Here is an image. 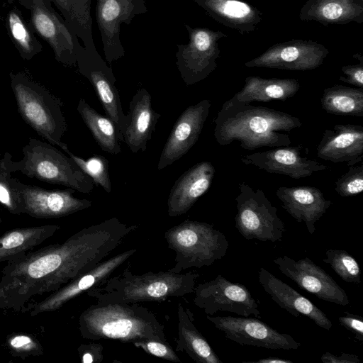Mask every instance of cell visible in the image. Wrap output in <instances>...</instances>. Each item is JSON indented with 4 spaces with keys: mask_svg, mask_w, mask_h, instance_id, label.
I'll list each match as a JSON object with an SVG mask.
<instances>
[{
    "mask_svg": "<svg viewBox=\"0 0 363 363\" xmlns=\"http://www.w3.org/2000/svg\"><path fill=\"white\" fill-rule=\"evenodd\" d=\"M184 27L189 42L177 45L176 65L183 82L190 86L205 79L216 69L220 53L218 41L228 35L208 28H192L187 24Z\"/></svg>",
    "mask_w": 363,
    "mask_h": 363,
    "instance_id": "cell-9",
    "label": "cell"
},
{
    "mask_svg": "<svg viewBox=\"0 0 363 363\" xmlns=\"http://www.w3.org/2000/svg\"><path fill=\"white\" fill-rule=\"evenodd\" d=\"M76 65L79 72L86 77L95 89L107 116L116 124L123 142V133L127 116L124 114L116 86L113 70L97 52L96 48H86L77 43Z\"/></svg>",
    "mask_w": 363,
    "mask_h": 363,
    "instance_id": "cell-10",
    "label": "cell"
},
{
    "mask_svg": "<svg viewBox=\"0 0 363 363\" xmlns=\"http://www.w3.org/2000/svg\"><path fill=\"white\" fill-rule=\"evenodd\" d=\"M322 108L328 113L362 118L363 88L340 84L325 88L320 99Z\"/></svg>",
    "mask_w": 363,
    "mask_h": 363,
    "instance_id": "cell-32",
    "label": "cell"
},
{
    "mask_svg": "<svg viewBox=\"0 0 363 363\" xmlns=\"http://www.w3.org/2000/svg\"><path fill=\"white\" fill-rule=\"evenodd\" d=\"M133 344L135 347L142 349L149 354L175 363L182 362L168 342L145 339L135 342Z\"/></svg>",
    "mask_w": 363,
    "mask_h": 363,
    "instance_id": "cell-39",
    "label": "cell"
},
{
    "mask_svg": "<svg viewBox=\"0 0 363 363\" xmlns=\"http://www.w3.org/2000/svg\"><path fill=\"white\" fill-rule=\"evenodd\" d=\"M276 195L282 208L298 223L303 222L311 235L315 230V223L332 204L319 189L311 186H280Z\"/></svg>",
    "mask_w": 363,
    "mask_h": 363,
    "instance_id": "cell-24",
    "label": "cell"
},
{
    "mask_svg": "<svg viewBox=\"0 0 363 363\" xmlns=\"http://www.w3.org/2000/svg\"><path fill=\"white\" fill-rule=\"evenodd\" d=\"M129 264L121 273L85 292L97 303L162 302L170 297L184 296L194 291L199 274L148 272L135 274Z\"/></svg>",
    "mask_w": 363,
    "mask_h": 363,
    "instance_id": "cell-4",
    "label": "cell"
},
{
    "mask_svg": "<svg viewBox=\"0 0 363 363\" xmlns=\"http://www.w3.org/2000/svg\"><path fill=\"white\" fill-rule=\"evenodd\" d=\"M340 325L350 331L355 339L363 341V318L360 315L352 314L348 311L345 312V315L338 318Z\"/></svg>",
    "mask_w": 363,
    "mask_h": 363,
    "instance_id": "cell-42",
    "label": "cell"
},
{
    "mask_svg": "<svg viewBox=\"0 0 363 363\" xmlns=\"http://www.w3.org/2000/svg\"><path fill=\"white\" fill-rule=\"evenodd\" d=\"M280 272L299 288L319 299L342 306L349 304L345 290L323 269L308 257L295 260L287 255L273 259Z\"/></svg>",
    "mask_w": 363,
    "mask_h": 363,
    "instance_id": "cell-17",
    "label": "cell"
},
{
    "mask_svg": "<svg viewBox=\"0 0 363 363\" xmlns=\"http://www.w3.org/2000/svg\"><path fill=\"white\" fill-rule=\"evenodd\" d=\"M238 189L235 220L240 234L247 240L281 241L286 228L277 207L262 189H254L245 182L239 183Z\"/></svg>",
    "mask_w": 363,
    "mask_h": 363,
    "instance_id": "cell-8",
    "label": "cell"
},
{
    "mask_svg": "<svg viewBox=\"0 0 363 363\" xmlns=\"http://www.w3.org/2000/svg\"><path fill=\"white\" fill-rule=\"evenodd\" d=\"M138 228L113 217L7 262L0 279V311L23 312L34 298L53 293L95 267Z\"/></svg>",
    "mask_w": 363,
    "mask_h": 363,
    "instance_id": "cell-1",
    "label": "cell"
},
{
    "mask_svg": "<svg viewBox=\"0 0 363 363\" xmlns=\"http://www.w3.org/2000/svg\"><path fill=\"white\" fill-rule=\"evenodd\" d=\"M169 249L175 252L174 273L191 267H210L226 255L229 242L213 225L186 219L164 233Z\"/></svg>",
    "mask_w": 363,
    "mask_h": 363,
    "instance_id": "cell-6",
    "label": "cell"
},
{
    "mask_svg": "<svg viewBox=\"0 0 363 363\" xmlns=\"http://www.w3.org/2000/svg\"><path fill=\"white\" fill-rule=\"evenodd\" d=\"M62 12L72 33L86 48H94L91 0H52Z\"/></svg>",
    "mask_w": 363,
    "mask_h": 363,
    "instance_id": "cell-33",
    "label": "cell"
},
{
    "mask_svg": "<svg viewBox=\"0 0 363 363\" xmlns=\"http://www.w3.org/2000/svg\"><path fill=\"white\" fill-rule=\"evenodd\" d=\"M352 57H353V58L358 60L359 62L363 61V57L359 53H356V54L353 55Z\"/></svg>",
    "mask_w": 363,
    "mask_h": 363,
    "instance_id": "cell-46",
    "label": "cell"
},
{
    "mask_svg": "<svg viewBox=\"0 0 363 363\" xmlns=\"http://www.w3.org/2000/svg\"><path fill=\"white\" fill-rule=\"evenodd\" d=\"M211 102L203 99L188 106L176 121L162 148L157 169L161 170L179 160L195 145L208 118Z\"/></svg>",
    "mask_w": 363,
    "mask_h": 363,
    "instance_id": "cell-20",
    "label": "cell"
},
{
    "mask_svg": "<svg viewBox=\"0 0 363 363\" xmlns=\"http://www.w3.org/2000/svg\"><path fill=\"white\" fill-rule=\"evenodd\" d=\"M328 54V49L316 41L293 39L271 45L258 57L246 62L245 66L291 71L311 70L320 67Z\"/></svg>",
    "mask_w": 363,
    "mask_h": 363,
    "instance_id": "cell-14",
    "label": "cell"
},
{
    "mask_svg": "<svg viewBox=\"0 0 363 363\" xmlns=\"http://www.w3.org/2000/svg\"><path fill=\"white\" fill-rule=\"evenodd\" d=\"M60 228L57 225H44L6 232L0 236V263L21 258L51 238Z\"/></svg>",
    "mask_w": 363,
    "mask_h": 363,
    "instance_id": "cell-29",
    "label": "cell"
},
{
    "mask_svg": "<svg viewBox=\"0 0 363 363\" xmlns=\"http://www.w3.org/2000/svg\"><path fill=\"white\" fill-rule=\"evenodd\" d=\"M126 116L123 142L133 153L145 151L161 116L153 109L150 94L146 89L137 90L130 101Z\"/></svg>",
    "mask_w": 363,
    "mask_h": 363,
    "instance_id": "cell-25",
    "label": "cell"
},
{
    "mask_svg": "<svg viewBox=\"0 0 363 363\" xmlns=\"http://www.w3.org/2000/svg\"><path fill=\"white\" fill-rule=\"evenodd\" d=\"M216 169L208 161L200 162L174 182L167 199V213L177 217L186 213L210 188Z\"/></svg>",
    "mask_w": 363,
    "mask_h": 363,
    "instance_id": "cell-23",
    "label": "cell"
},
{
    "mask_svg": "<svg viewBox=\"0 0 363 363\" xmlns=\"http://www.w3.org/2000/svg\"><path fill=\"white\" fill-rule=\"evenodd\" d=\"M8 344L11 352L21 357L39 355L43 352L41 345L28 335H12L9 338Z\"/></svg>",
    "mask_w": 363,
    "mask_h": 363,
    "instance_id": "cell-40",
    "label": "cell"
},
{
    "mask_svg": "<svg viewBox=\"0 0 363 363\" xmlns=\"http://www.w3.org/2000/svg\"><path fill=\"white\" fill-rule=\"evenodd\" d=\"M320 159L352 166L362 161L363 127L354 124H336L326 129L317 147Z\"/></svg>",
    "mask_w": 363,
    "mask_h": 363,
    "instance_id": "cell-22",
    "label": "cell"
},
{
    "mask_svg": "<svg viewBox=\"0 0 363 363\" xmlns=\"http://www.w3.org/2000/svg\"><path fill=\"white\" fill-rule=\"evenodd\" d=\"M137 249H130L101 262L89 272L72 280L57 291L51 293L45 299L28 305L23 312L30 316L52 312L89 289L101 284L117 269L134 255Z\"/></svg>",
    "mask_w": 363,
    "mask_h": 363,
    "instance_id": "cell-18",
    "label": "cell"
},
{
    "mask_svg": "<svg viewBox=\"0 0 363 363\" xmlns=\"http://www.w3.org/2000/svg\"><path fill=\"white\" fill-rule=\"evenodd\" d=\"M225 337L240 345L270 350H296L301 344L289 334L280 333L257 318L248 317L206 315Z\"/></svg>",
    "mask_w": 363,
    "mask_h": 363,
    "instance_id": "cell-15",
    "label": "cell"
},
{
    "mask_svg": "<svg viewBox=\"0 0 363 363\" xmlns=\"http://www.w3.org/2000/svg\"><path fill=\"white\" fill-rule=\"evenodd\" d=\"M341 70L345 77H340V81L363 88V61L357 65H344Z\"/></svg>",
    "mask_w": 363,
    "mask_h": 363,
    "instance_id": "cell-43",
    "label": "cell"
},
{
    "mask_svg": "<svg viewBox=\"0 0 363 363\" xmlns=\"http://www.w3.org/2000/svg\"><path fill=\"white\" fill-rule=\"evenodd\" d=\"M177 317L178 337L175 351L185 352L198 363H223L194 325L192 312L182 303L178 305Z\"/></svg>",
    "mask_w": 363,
    "mask_h": 363,
    "instance_id": "cell-28",
    "label": "cell"
},
{
    "mask_svg": "<svg viewBox=\"0 0 363 363\" xmlns=\"http://www.w3.org/2000/svg\"><path fill=\"white\" fill-rule=\"evenodd\" d=\"M256 362V363H293L292 361L279 357H267L259 359L253 362Z\"/></svg>",
    "mask_w": 363,
    "mask_h": 363,
    "instance_id": "cell-45",
    "label": "cell"
},
{
    "mask_svg": "<svg viewBox=\"0 0 363 363\" xmlns=\"http://www.w3.org/2000/svg\"><path fill=\"white\" fill-rule=\"evenodd\" d=\"M301 125L295 116L238 101L233 96L217 114L213 135L221 146L238 141L242 148L254 150L290 145L289 133Z\"/></svg>",
    "mask_w": 363,
    "mask_h": 363,
    "instance_id": "cell-2",
    "label": "cell"
},
{
    "mask_svg": "<svg viewBox=\"0 0 363 363\" xmlns=\"http://www.w3.org/2000/svg\"><path fill=\"white\" fill-rule=\"evenodd\" d=\"M11 87L22 119L38 135L67 152L62 141L67 129L63 102L24 72H11Z\"/></svg>",
    "mask_w": 363,
    "mask_h": 363,
    "instance_id": "cell-5",
    "label": "cell"
},
{
    "mask_svg": "<svg viewBox=\"0 0 363 363\" xmlns=\"http://www.w3.org/2000/svg\"><path fill=\"white\" fill-rule=\"evenodd\" d=\"M325 363H359V357L352 354L342 352L340 356H335L330 352H325L320 357Z\"/></svg>",
    "mask_w": 363,
    "mask_h": 363,
    "instance_id": "cell-44",
    "label": "cell"
},
{
    "mask_svg": "<svg viewBox=\"0 0 363 363\" xmlns=\"http://www.w3.org/2000/svg\"><path fill=\"white\" fill-rule=\"evenodd\" d=\"M9 152L4 155L0 154V204L3 205L11 213H23L19 196L13 186L14 178L11 174L15 172L14 161Z\"/></svg>",
    "mask_w": 363,
    "mask_h": 363,
    "instance_id": "cell-35",
    "label": "cell"
},
{
    "mask_svg": "<svg viewBox=\"0 0 363 363\" xmlns=\"http://www.w3.org/2000/svg\"><path fill=\"white\" fill-rule=\"evenodd\" d=\"M303 152V147L300 144L288 145L242 155L240 160L246 165H253L269 173L282 174L296 179L311 177L315 172L330 169L328 166L304 156Z\"/></svg>",
    "mask_w": 363,
    "mask_h": 363,
    "instance_id": "cell-19",
    "label": "cell"
},
{
    "mask_svg": "<svg viewBox=\"0 0 363 363\" xmlns=\"http://www.w3.org/2000/svg\"><path fill=\"white\" fill-rule=\"evenodd\" d=\"M16 189L22 206L23 213L39 218H58L69 216L91 206V201L74 196L72 188L48 190L37 186L26 184L14 178Z\"/></svg>",
    "mask_w": 363,
    "mask_h": 363,
    "instance_id": "cell-12",
    "label": "cell"
},
{
    "mask_svg": "<svg viewBox=\"0 0 363 363\" xmlns=\"http://www.w3.org/2000/svg\"><path fill=\"white\" fill-rule=\"evenodd\" d=\"M77 110L103 151L114 155L121 152L120 142L123 140L111 118L99 113L84 99H79Z\"/></svg>",
    "mask_w": 363,
    "mask_h": 363,
    "instance_id": "cell-31",
    "label": "cell"
},
{
    "mask_svg": "<svg viewBox=\"0 0 363 363\" xmlns=\"http://www.w3.org/2000/svg\"><path fill=\"white\" fill-rule=\"evenodd\" d=\"M79 330L83 338L90 340L133 343L155 339L168 342L164 325L151 311L137 303L96 302L80 314Z\"/></svg>",
    "mask_w": 363,
    "mask_h": 363,
    "instance_id": "cell-3",
    "label": "cell"
},
{
    "mask_svg": "<svg viewBox=\"0 0 363 363\" xmlns=\"http://www.w3.org/2000/svg\"><path fill=\"white\" fill-rule=\"evenodd\" d=\"M79 168L94 181V184L101 186L105 191L111 193V182L108 172V161L101 155H94L88 160L76 156L69 150L66 152Z\"/></svg>",
    "mask_w": 363,
    "mask_h": 363,
    "instance_id": "cell-37",
    "label": "cell"
},
{
    "mask_svg": "<svg viewBox=\"0 0 363 363\" xmlns=\"http://www.w3.org/2000/svg\"><path fill=\"white\" fill-rule=\"evenodd\" d=\"M103 345L90 342L82 344L77 348L82 363H101L104 360Z\"/></svg>",
    "mask_w": 363,
    "mask_h": 363,
    "instance_id": "cell-41",
    "label": "cell"
},
{
    "mask_svg": "<svg viewBox=\"0 0 363 363\" xmlns=\"http://www.w3.org/2000/svg\"><path fill=\"white\" fill-rule=\"evenodd\" d=\"M147 12L145 0H96V20L108 65L125 56L121 25H130L135 16Z\"/></svg>",
    "mask_w": 363,
    "mask_h": 363,
    "instance_id": "cell-13",
    "label": "cell"
},
{
    "mask_svg": "<svg viewBox=\"0 0 363 363\" xmlns=\"http://www.w3.org/2000/svg\"><path fill=\"white\" fill-rule=\"evenodd\" d=\"M206 13L220 24L240 34L254 31L262 19L256 6L242 0H194Z\"/></svg>",
    "mask_w": 363,
    "mask_h": 363,
    "instance_id": "cell-26",
    "label": "cell"
},
{
    "mask_svg": "<svg viewBox=\"0 0 363 363\" xmlns=\"http://www.w3.org/2000/svg\"><path fill=\"white\" fill-rule=\"evenodd\" d=\"M23 159L14 162L16 172L32 179L91 193L94 182L69 157L49 143L30 138L22 148Z\"/></svg>",
    "mask_w": 363,
    "mask_h": 363,
    "instance_id": "cell-7",
    "label": "cell"
},
{
    "mask_svg": "<svg viewBox=\"0 0 363 363\" xmlns=\"http://www.w3.org/2000/svg\"><path fill=\"white\" fill-rule=\"evenodd\" d=\"M1 220H1V217H0V223H1Z\"/></svg>",
    "mask_w": 363,
    "mask_h": 363,
    "instance_id": "cell-47",
    "label": "cell"
},
{
    "mask_svg": "<svg viewBox=\"0 0 363 363\" xmlns=\"http://www.w3.org/2000/svg\"><path fill=\"white\" fill-rule=\"evenodd\" d=\"M258 279L264 291L281 308L296 318L303 315L323 329H331L332 322L322 310L264 267L259 269Z\"/></svg>",
    "mask_w": 363,
    "mask_h": 363,
    "instance_id": "cell-21",
    "label": "cell"
},
{
    "mask_svg": "<svg viewBox=\"0 0 363 363\" xmlns=\"http://www.w3.org/2000/svg\"><path fill=\"white\" fill-rule=\"evenodd\" d=\"M300 88L301 85L296 79H266L250 76L245 78L243 87L233 97L244 103L273 100L284 101L294 96Z\"/></svg>",
    "mask_w": 363,
    "mask_h": 363,
    "instance_id": "cell-30",
    "label": "cell"
},
{
    "mask_svg": "<svg viewBox=\"0 0 363 363\" xmlns=\"http://www.w3.org/2000/svg\"><path fill=\"white\" fill-rule=\"evenodd\" d=\"M301 21H315L325 26L363 22V0H308L301 7Z\"/></svg>",
    "mask_w": 363,
    "mask_h": 363,
    "instance_id": "cell-27",
    "label": "cell"
},
{
    "mask_svg": "<svg viewBox=\"0 0 363 363\" xmlns=\"http://www.w3.org/2000/svg\"><path fill=\"white\" fill-rule=\"evenodd\" d=\"M194 303L212 315L218 311L234 313L240 316L260 317L258 303L247 287L234 283L221 274L195 286Z\"/></svg>",
    "mask_w": 363,
    "mask_h": 363,
    "instance_id": "cell-11",
    "label": "cell"
},
{
    "mask_svg": "<svg viewBox=\"0 0 363 363\" xmlns=\"http://www.w3.org/2000/svg\"><path fill=\"white\" fill-rule=\"evenodd\" d=\"M323 262L329 264L345 282L359 284L361 272L357 260L346 250L330 249L325 252Z\"/></svg>",
    "mask_w": 363,
    "mask_h": 363,
    "instance_id": "cell-36",
    "label": "cell"
},
{
    "mask_svg": "<svg viewBox=\"0 0 363 363\" xmlns=\"http://www.w3.org/2000/svg\"><path fill=\"white\" fill-rule=\"evenodd\" d=\"M30 25L52 49L56 60L67 66L76 65L78 38L65 21L45 0H31Z\"/></svg>",
    "mask_w": 363,
    "mask_h": 363,
    "instance_id": "cell-16",
    "label": "cell"
},
{
    "mask_svg": "<svg viewBox=\"0 0 363 363\" xmlns=\"http://www.w3.org/2000/svg\"><path fill=\"white\" fill-rule=\"evenodd\" d=\"M6 26L12 43L23 59L30 60L41 52V43L18 8L13 6L7 13Z\"/></svg>",
    "mask_w": 363,
    "mask_h": 363,
    "instance_id": "cell-34",
    "label": "cell"
},
{
    "mask_svg": "<svg viewBox=\"0 0 363 363\" xmlns=\"http://www.w3.org/2000/svg\"><path fill=\"white\" fill-rule=\"evenodd\" d=\"M335 191L342 197L352 196L363 190V165L349 166L348 171L335 183Z\"/></svg>",
    "mask_w": 363,
    "mask_h": 363,
    "instance_id": "cell-38",
    "label": "cell"
}]
</instances>
